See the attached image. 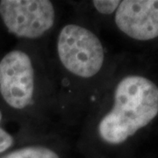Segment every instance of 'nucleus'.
I'll use <instances>...</instances> for the list:
<instances>
[{
	"mask_svg": "<svg viewBox=\"0 0 158 158\" xmlns=\"http://www.w3.org/2000/svg\"><path fill=\"white\" fill-rule=\"evenodd\" d=\"M157 113V86L144 77L127 76L117 85L113 106L100 120L98 134L107 143H123L149 124Z\"/></svg>",
	"mask_w": 158,
	"mask_h": 158,
	"instance_id": "f257e3e1",
	"label": "nucleus"
},
{
	"mask_svg": "<svg viewBox=\"0 0 158 158\" xmlns=\"http://www.w3.org/2000/svg\"><path fill=\"white\" fill-rule=\"evenodd\" d=\"M57 51L62 65L80 77L95 76L104 63V48L99 39L78 25H67L60 32Z\"/></svg>",
	"mask_w": 158,
	"mask_h": 158,
	"instance_id": "f03ea898",
	"label": "nucleus"
},
{
	"mask_svg": "<svg viewBox=\"0 0 158 158\" xmlns=\"http://www.w3.org/2000/svg\"><path fill=\"white\" fill-rule=\"evenodd\" d=\"M0 16L11 34L36 39L53 27L56 14L48 0H3Z\"/></svg>",
	"mask_w": 158,
	"mask_h": 158,
	"instance_id": "7ed1b4c3",
	"label": "nucleus"
},
{
	"mask_svg": "<svg viewBox=\"0 0 158 158\" xmlns=\"http://www.w3.org/2000/svg\"><path fill=\"white\" fill-rule=\"evenodd\" d=\"M34 71L27 54L19 50L6 54L0 62V93L12 108L23 109L32 102Z\"/></svg>",
	"mask_w": 158,
	"mask_h": 158,
	"instance_id": "20e7f679",
	"label": "nucleus"
},
{
	"mask_svg": "<svg viewBox=\"0 0 158 158\" xmlns=\"http://www.w3.org/2000/svg\"><path fill=\"white\" fill-rule=\"evenodd\" d=\"M118 28L133 39L158 37V0L121 1L115 13Z\"/></svg>",
	"mask_w": 158,
	"mask_h": 158,
	"instance_id": "39448f33",
	"label": "nucleus"
},
{
	"mask_svg": "<svg viewBox=\"0 0 158 158\" xmlns=\"http://www.w3.org/2000/svg\"><path fill=\"white\" fill-rule=\"evenodd\" d=\"M0 158H60L50 148L42 146H28L11 151Z\"/></svg>",
	"mask_w": 158,
	"mask_h": 158,
	"instance_id": "423d86ee",
	"label": "nucleus"
},
{
	"mask_svg": "<svg viewBox=\"0 0 158 158\" xmlns=\"http://www.w3.org/2000/svg\"><path fill=\"white\" fill-rule=\"evenodd\" d=\"M120 2L118 0H95L93 1V6L98 12L107 15L117 10Z\"/></svg>",
	"mask_w": 158,
	"mask_h": 158,
	"instance_id": "0eeeda50",
	"label": "nucleus"
},
{
	"mask_svg": "<svg viewBox=\"0 0 158 158\" xmlns=\"http://www.w3.org/2000/svg\"><path fill=\"white\" fill-rule=\"evenodd\" d=\"M1 120H2V113L0 111V123ZM13 141H14L12 136L0 127V154L5 152L9 148H11V145L13 144Z\"/></svg>",
	"mask_w": 158,
	"mask_h": 158,
	"instance_id": "6e6552de",
	"label": "nucleus"
}]
</instances>
